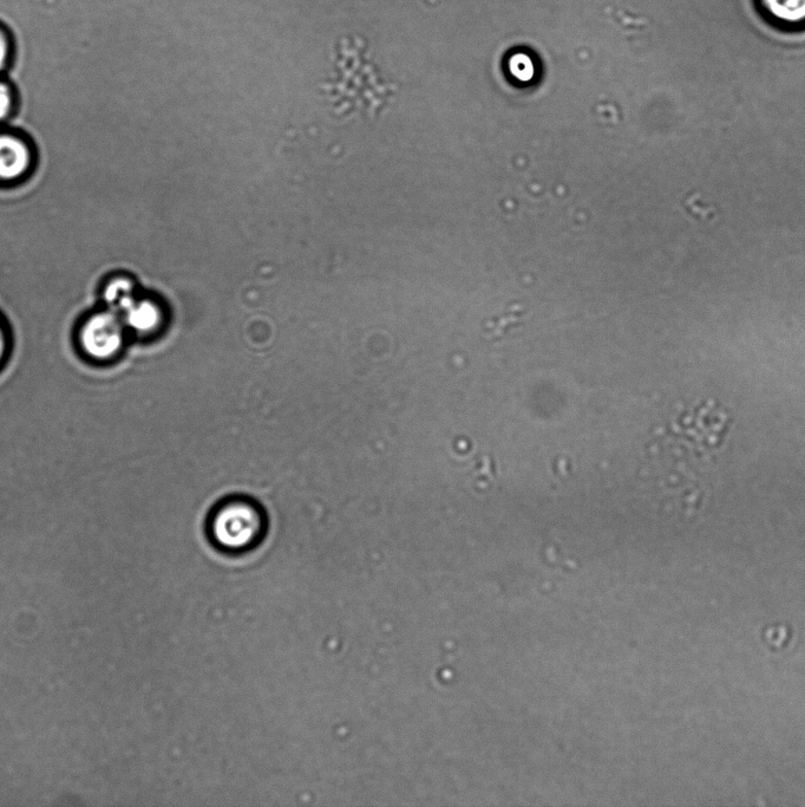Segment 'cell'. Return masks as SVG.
Returning a JSON list of instances; mask_svg holds the SVG:
<instances>
[{
  "instance_id": "6da1fadb",
  "label": "cell",
  "mask_w": 805,
  "mask_h": 807,
  "mask_svg": "<svg viewBox=\"0 0 805 807\" xmlns=\"http://www.w3.org/2000/svg\"><path fill=\"white\" fill-rule=\"evenodd\" d=\"M209 530L214 543L222 550H250L264 536V513L250 500H228L214 511Z\"/></svg>"
},
{
  "instance_id": "7a4b0ae2",
  "label": "cell",
  "mask_w": 805,
  "mask_h": 807,
  "mask_svg": "<svg viewBox=\"0 0 805 807\" xmlns=\"http://www.w3.org/2000/svg\"><path fill=\"white\" fill-rule=\"evenodd\" d=\"M81 343L85 353L97 360L117 354L123 343L119 315L107 311L89 318L82 329Z\"/></svg>"
},
{
  "instance_id": "3957f363",
  "label": "cell",
  "mask_w": 805,
  "mask_h": 807,
  "mask_svg": "<svg viewBox=\"0 0 805 807\" xmlns=\"http://www.w3.org/2000/svg\"><path fill=\"white\" fill-rule=\"evenodd\" d=\"M30 165V152L15 136L0 135V180H15Z\"/></svg>"
},
{
  "instance_id": "277c9868",
  "label": "cell",
  "mask_w": 805,
  "mask_h": 807,
  "mask_svg": "<svg viewBox=\"0 0 805 807\" xmlns=\"http://www.w3.org/2000/svg\"><path fill=\"white\" fill-rule=\"evenodd\" d=\"M763 15L781 28L805 26V0H757Z\"/></svg>"
},
{
  "instance_id": "5b68a950",
  "label": "cell",
  "mask_w": 805,
  "mask_h": 807,
  "mask_svg": "<svg viewBox=\"0 0 805 807\" xmlns=\"http://www.w3.org/2000/svg\"><path fill=\"white\" fill-rule=\"evenodd\" d=\"M124 321L136 333H152L160 325L161 311L153 302L136 301L124 314Z\"/></svg>"
},
{
  "instance_id": "8992f818",
  "label": "cell",
  "mask_w": 805,
  "mask_h": 807,
  "mask_svg": "<svg viewBox=\"0 0 805 807\" xmlns=\"http://www.w3.org/2000/svg\"><path fill=\"white\" fill-rule=\"evenodd\" d=\"M103 298L109 311L116 315H124L136 302L134 284L129 279L117 278L104 290Z\"/></svg>"
},
{
  "instance_id": "52a82bcc",
  "label": "cell",
  "mask_w": 805,
  "mask_h": 807,
  "mask_svg": "<svg viewBox=\"0 0 805 807\" xmlns=\"http://www.w3.org/2000/svg\"><path fill=\"white\" fill-rule=\"evenodd\" d=\"M12 104L11 91L5 83L0 82V120L9 115Z\"/></svg>"
},
{
  "instance_id": "ba28073f",
  "label": "cell",
  "mask_w": 805,
  "mask_h": 807,
  "mask_svg": "<svg viewBox=\"0 0 805 807\" xmlns=\"http://www.w3.org/2000/svg\"><path fill=\"white\" fill-rule=\"evenodd\" d=\"M11 51L10 38L3 28H0V71L5 68L9 62Z\"/></svg>"
},
{
  "instance_id": "9c48e42d",
  "label": "cell",
  "mask_w": 805,
  "mask_h": 807,
  "mask_svg": "<svg viewBox=\"0 0 805 807\" xmlns=\"http://www.w3.org/2000/svg\"><path fill=\"white\" fill-rule=\"evenodd\" d=\"M4 350H5V337L3 334V330L0 329V360H2Z\"/></svg>"
}]
</instances>
